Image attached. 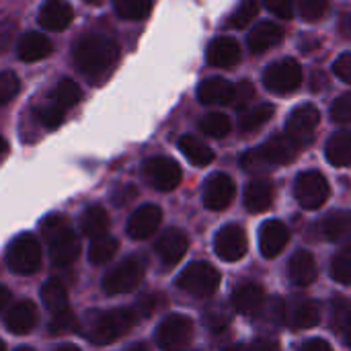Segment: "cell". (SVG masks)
<instances>
[{"label":"cell","mask_w":351,"mask_h":351,"mask_svg":"<svg viewBox=\"0 0 351 351\" xmlns=\"http://www.w3.org/2000/svg\"><path fill=\"white\" fill-rule=\"evenodd\" d=\"M119 56V47L115 39L103 33H86L82 35L72 49L76 70L88 78V82H103L113 70Z\"/></svg>","instance_id":"6da1fadb"},{"label":"cell","mask_w":351,"mask_h":351,"mask_svg":"<svg viewBox=\"0 0 351 351\" xmlns=\"http://www.w3.org/2000/svg\"><path fill=\"white\" fill-rule=\"evenodd\" d=\"M138 323V315L132 308L113 311H88L82 317V333L90 343L109 346L123 337Z\"/></svg>","instance_id":"7a4b0ae2"},{"label":"cell","mask_w":351,"mask_h":351,"mask_svg":"<svg viewBox=\"0 0 351 351\" xmlns=\"http://www.w3.org/2000/svg\"><path fill=\"white\" fill-rule=\"evenodd\" d=\"M41 237H45L51 253V261L58 267H68L80 255V241L74 234L64 214H49L41 222Z\"/></svg>","instance_id":"3957f363"},{"label":"cell","mask_w":351,"mask_h":351,"mask_svg":"<svg viewBox=\"0 0 351 351\" xmlns=\"http://www.w3.org/2000/svg\"><path fill=\"white\" fill-rule=\"evenodd\" d=\"M177 286L197 298L212 296L220 286V274L216 267H212L206 261H195L183 269V274L177 278Z\"/></svg>","instance_id":"277c9868"},{"label":"cell","mask_w":351,"mask_h":351,"mask_svg":"<svg viewBox=\"0 0 351 351\" xmlns=\"http://www.w3.org/2000/svg\"><path fill=\"white\" fill-rule=\"evenodd\" d=\"M6 263L19 276H31L41 265V245L33 234L16 237L6 249Z\"/></svg>","instance_id":"5b68a950"},{"label":"cell","mask_w":351,"mask_h":351,"mask_svg":"<svg viewBox=\"0 0 351 351\" xmlns=\"http://www.w3.org/2000/svg\"><path fill=\"white\" fill-rule=\"evenodd\" d=\"M304 80L302 68L296 60L286 58V60H278L274 64H269L263 72V84L267 90L276 93V95H288L294 93L296 88H300Z\"/></svg>","instance_id":"8992f818"},{"label":"cell","mask_w":351,"mask_h":351,"mask_svg":"<svg viewBox=\"0 0 351 351\" xmlns=\"http://www.w3.org/2000/svg\"><path fill=\"white\" fill-rule=\"evenodd\" d=\"M144 278V263L136 257L123 259L121 263H117L113 269H109L103 278V290L109 296H117V294H130L132 290H136L140 286Z\"/></svg>","instance_id":"52a82bcc"},{"label":"cell","mask_w":351,"mask_h":351,"mask_svg":"<svg viewBox=\"0 0 351 351\" xmlns=\"http://www.w3.org/2000/svg\"><path fill=\"white\" fill-rule=\"evenodd\" d=\"M329 181L319 171H304L296 177L294 195L304 210H319L329 199Z\"/></svg>","instance_id":"ba28073f"},{"label":"cell","mask_w":351,"mask_h":351,"mask_svg":"<svg viewBox=\"0 0 351 351\" xmlns=\"http://www.w3.org/2000/svg\"><path fill=\"white\" fill-rule=\"evenodd\" d=\"M193 337V323L185 315L167 317L156 329V343L162 351H181Z\"/></svg>","instance_id":"9c48e42d"},{"label":"cell","mask_w":351,"mask_h":351,"mask_svg":"<svg viewBox=\"0 0 351 351\" xmlns=\"http://www.w3.org/2000/svg\"><path fill=\"white\" fill-rule=\"evenodd\" d=\"M142 173H144V179L158 191H173L179 187L183 179L181 167L173 158H167V156L148 158L142 167Z\"/></svg>","instance_id":"30bf717a"},{"label":"cell","mask_w":351,"mask_h":351,"mask_svg":"<svg viewBox=\"0 0 351 351\" xmlns=\"http://www.w3.org/2000/svg\"><path fill=\"white\" fill-rule=\"evenodd\" d=\"M319 123H321V111L311 103L300 105L290 113L286 121V136H290L298 146L311 144Z\"/></svg>","instance_id":"8fae6325"},{"label":"cell","mask_w":351,"mask_h":351,"mask_svg":"<svg viewBox=\"0 0 351 351\" xmlns=\"http://www.w3.org/2000/svg\"><path fill=\"white\" fill-rule=\"evenodd\" d=\"M247 234L241 226L237 224H228L224 226L216 239H214V249H216V255L222 259V261H228V263H234L239 259L245 257L247 253Z\"/></svg>","instance_id":"7c38bea8"},{"label":"cell","mask_w":351,"mask_h":351,"mask_svg":"<svg viewBox=\"0 0 351 351\" xmlns=\"http://www.w3.org/2000/svg\"><path fill=\"white\" fill-rule=\"evenodd\" d=\"M234 193H237L234 181L224 173H216L204 185V206L212 212L226 210L232 204Z\"/></svg>","instance_id":"4fadbf2b"},{"label":"cell","mask_w":351,"mask_h":351,"mask_svg":"<svg viewBox=\"0 0 351 351\" xmlns=\"http://www.w3.org/2000/svg\"><path fill=\"white\" fill-rule=\"evenodd\" d=\"M187 247H189V241H187V234L181 228H167L158 237V241L154 245V251H156L158 259L162 261V265L175 267L185 257Z\"/></svg>","instance_id":"5bb4252c"},{"label":"cell","mask_w":351,"mask_h":351,"mask_svg":"<svg viewBox=\"0 0 351 351\" xmlns=\"http://www.w3.org/2000/svg\"><path fill=\"white\" fill-rule=\"evenodd\" d=\"M162 220V210L154 204L140 206L128 220V234L136 241H146L150 239Z\"/></svg>","instance_id":"9a60e30c"},{"label":"cell","mask_w":351,"mask_h":351,"mask_svg":"<svg viewBox=\"0 0 351 351\" xmlns=\"http://www.w3.org/2000/svg\"><path fill=\"white\" fill-rule=\"evenodd\" d=\"M290 241V230L282 220H267L259 230V249L265 259L278 257Z\"/></svg>","instance_id":"2e32d148"},{"label":"cell","mask_w":351,"mask_h":351,"mask_svg":"<svg viewBox=\"0 0 351 351\" xmlns=\"http://www.w3.org/2000/svg\"><path fill=\"white\" fill-rule=\"evenodd\" d=\"M74 10L66 0H45L39 6L37 21L47 31H64L72 25Z\"/></svg>","instance_id":"e0dca14e"},{"label":"cell","mask_w":351,"mask_h":351,"mask_svg":"<svg viewBox=\"0 0 351 351\" xmlns=\"http://www.w3.org/2000/svg\"><path fill=\"white\" fill-rule=\"evenodd\" d=\"M197 99L202 105H230L234 99V84L220 76L206 78L197 86Z\"/></svg>","instance_id":"ac0fdd59"},{"label":"cell","mask_w":351,"mask_h":351,"mask_svg":"<svg viewBox=\"0 0 351 351\" xmlns=\"http://www.w3.org/2000/svg\"><path fill=\"white\" fill-rule=\"evenodd\" d=\"M261 152H263L265 160L269 162V167H282L296 158L298 144L286 134H276L261 146Z\"/></svg>","instance_id":"d6986e66"},{"label":"cell","mask_w":351,"mask_h":351,"mask_svg":"<svg viewBox=\"0 0 351 351\" xmlns=\"http://www.w3.org/2000/svg\"><path fill=\"white\" fill-rule=\"evenodd\" d=\"M284 39V29L271 21H261L257 23L249 35H247V45L253 53H263L271 47H276Z\"/></svg>","instance_id":"ffe728a7"},{"label":"cell","mask_w":351,"mask_h":351,"mask_svg":"<svg viewBox=\"0 0 351 351\" xmlns=\"http://www.w3.org/2000/svg\"><path fill=\"white\" fill-rule=\"evenodd\" d=\"M241 45L232 37H216L208 45V64L216 68H230L241 62Z\"/></svg>","instance_id":"44dd1931"},{"label":"cell","mask_w":351,"mask_h":351,"mask_svg":"<svg viewBox=\"0 0 351 351\" xmlns=\"http://www.w3.org/2000/svg\"><path fill=\"white\" fill-rule=\"evenodd\" d=\"M37 319H39L37 306L31 300H21L10 306L6 315V329L14 335H25L37 327Z\"/></svg>","instance_id":"7402d4cb"},{"label":"cell","mask_w":351,"mask_h":351,"mask_svg":"<svg viewBox=\"0 0 351 351\" xmlns=\"http://www.w3.org/2000/svg\"><path fill=\"white\" fill-rule=\"evenodd\" d=\"M230 302L237 313H241L245 317H255L261 313V308L265 304V294H263V288L257 284H243L232 292Z\"/></svg>","instance_id":"603a6c76"},{"label":"cell","mask_w":351,"mask_h":351,"mask_svg":"<svg viewBox=\"0 0 351 351\" xmlns=\"http://www.w3.org/2000/svg\"><path fill=\"white\" fill-rule=\"evenodd\" d=\"M288 276H290V282L298 288H306L311 286L315 280H317V263H315V257L300 249L296 251L290 261H288Z\"/></svg>","instance_id":"cb8c5ba5"},{"label":"cell","mask_w":351,"mask_h":351,"mask_svg":"<svg viewBox=\"0 0 351 351\" xmlns=\"http://www.w3.org/2000/svg\"><path fill=\"white\" fill-rule=\"evenodd\" d=\"M19 58L23 62H39L45 60L53 51V43L47 35L39 31H27L19 41Z\"/></svg>","instance_id":"d4e9b609"},{"label":"cell","mask_w":351,"mask_h":351,"mask_svg":"<svg viewBox=\"0 0 351 351\" xmlns=\"http://www.w3.org/2000/svg\"><path fill=\"white\" fill-rule=\"evenodd\" d=\"M274 197H276V189H274V183L267 179H255L245 189V206L253 214L269 210L274 204Z\"/></svg>","instance_id":"484cf974"},{"label":"cell","mask_w":351,"mask_h":351,"mask_svg":"<svg viewBox=\"0 0 351 351\" xmlns=\"http://www.w3.org/2000/svg\"><path fill=\"white\" fill-rule=\"evenodd\" d=\"M321 232L329 243H346L351 241V212L337 210L325 216L321 222Z\"/></svg>","instance_id":"4316f807"},{"label":"cell","mask_w":351,"mask_h":351,"mask_svg":"<svg viewBox=\"0 0 351 351\" xmlns=\"http://www.w3.org/2000/svg\"><path fill=\"white\" fill-rule=\"evenodd\" d=\"M325 154L333 167H351V132L341 130L333 134L325 146Z\"/></svg>","instance_id":"83f0119b"},{"label":"cell","mask_w":351,"mask_h":351,"mask_svg":"<svg viewBox=\"0 0 351 351\" xmlns=\"http://www.w3.org/2000/svg\"><path fill=\"white\" fill-rule=\"evenodd\" d=\"M290 321L296 329H313L321 323V308L315 300L308 298H298L292 304L290 311Z\"/></svg>","instance_id":"f1b7e54d"},{"label":"cell","mask_w":351,"mask_h":351,"mask_svg":"<svg viewBox=\"0 0 351 351\" xmlns=\"http://www.w3.org/2000/svg\"><path fill=\"white\" fill-rule=\"evenodd\" d=\"M179 150L185 154V158L195 167H208L214 160V152L208 144L197 140L195 136H183L179 140Z\"/></svg>","instance_id":"f546056e"},{"label":"cell","mask_w":351,"mask_h":351,"mask_svg":"<svg viewBox=\"0 0 351 351\" xmlns=\"http://www.w3.org/2000/svg\"><path fill=\"white\" fill-rule=\"evenodd\" d=\"M80 228L84 237H90V239L103 237L109 230V214L101 206H90L80 216Z\"/></svg>","instance_id":"4dcf8cb0"},{"label":"cell","mask_w":351,"mask_h":351,"mask_svg":"<svg viewBox=\"0 0 351 351\" xmlns=\"http://www.w3.org/2000/svg\"><path fill=\"white\" fill-rule=\"evenodd\" d=\"M41 302L45 304V308L51 315L70 308L68 306V290H66L64 282L62 280H49V282H45L43 288H41Z\"/></svg>","instance_id":"1f68e13d"},{"label":"cell","mask_w":351,"mask_h":351,"mask_svg":"<svg viewBox=\"0 0 351 351\" xmlns=\"http://www.w3.org/2000/svg\"><path fill=\"white\" fill-rule=\"evenodd\" d=\"M51 97V105H56L58 109H62L64 113L68 111V109H72L80 99H82V90H80V86L74 82V80H70V78H62L58 84H56V88H53V93L49 95Z\"/></svg>","instance_id":"d6a6232c"},{"label":"cell","mask_w":351,"mask_h":351,"mask_svg":"<svg viewBox=\"0 0 351 351\" xmlns=\"http://www.w3.org/2000/svg\"><path fill=\"white\" fill-rule=\"evenodd\" d=\"M119 251V241L115 237H97L93 239L90 247H88V259L93 265H103V263H109L115 253Z\"/></svg>","instance_id":"836d02e7"},{"label":"cell","mask_w":351,"mask_h":351,"mask_svg":"<svg viewBox=\"0 0 351 351\" xmlns=\"http://www.w3.org/2000/svg\"><path fill=\"white\" fill-rule=\"evenodd\" d=\"M276 113V107L269 105V103H261L253 109H249L247 113L241 115L239 119V128L245 132V134H251V132H257L259 128H263Z\"/></svg>","instance_id":"e575fe53"},{"label":"cell","mask_w":351,"mask_h":351,"mask_svg":"<svg viewBox=\"0 0 351 351\" xmlns=\"http://www.w3.org/2000/svg\"><path fill=\"white\" fill-rule=\"evenodd\" d=\"M113 10L117 16L125 21H142L150 14L152 2L150 0H113Z\"/></svg>","instance_id":"d590c367"},{"label":"cell","mask_w":351,"mask_h":351,"mask_svg":"<svg viewBox=\"0 0 351 351\" xmlns=\"http://www.w3.org/2000/svg\"><path fill=\"white\" fill-rule=\"evenodd\" d=\"M230 128H232L230 117L224 113H218V111L208 113L199 119V130L210 138H224V136H228Z\"/></svg>","instance_id":"8d00e7d4"},{"label":"cell","mask_w":351,"mask_h":351,"mask_svg":"<svg viewBox=\"0 0 351 351\" xmlns=\"http://www.w3.org/2000/svg\"><path fill=\"white\" fill-rule=\"evenodd\" d=\"M331 276L335 282L351 286V245H346L337 251V255L331 261Z\"/></svg>","instance_id":"74e56055"},{"label":"cell","mask_w":351,"mask_h":351,"mask_svg":"<svg viewBox=\"0 0 351 351\" xmlns=\"http://www.w3.org/2000/svg\"><path fill=\"white\" fill-rule=\"evenodd\" d=\"M333 323L341 331L346 343L351 348V300L346 298L333 300Z\"/></svg>","instance_id":"f35d334b"},{"label":"cell","mask_w":351,"mask_h":351,"mask_svg":"<svg viewBox=\"0 0 351 351\" xmlns=\"http://www.w3.org/2000/svg\"><path fill=\"white\" fill-rule=\"evenodd\" d=\"M259 12V0H241L234 14L230 16V27L234 29H247Z\"/></svg>","instance_id":"ab89813d"},{"label":"cell","mask_w":351,"mask_h":351,"mask_svg":"<svg viewBox=\"0 0 351 351\" xmlns=\"http://www.w3.org/2000/svg\"><path fill=\"white\" fill-rule=\"evenodd\" d=\"M76 329H80V325H78L76 315L70 308L51 315V321H49V333L51 335H66V333H72Z\"/></svg>","instance_id":"60d3db41"},{"label":"cell","mask_w":351,"mask_h":351,"mask_svg":"<svg viewBox=\"0 0 351 351\" xmlns=\"http://www.w3.org/2000/svg\"><path fill=\"white\" fill-rule=\"evenodd\" d=\"M259 315L265 319V323L280 327L288 319V308H286V302L282 298H274V300H269V302L263 304V308H261Z\"/></svg>","instance_id":"b9f144b4"},{"label":"cell","mask_w":351,"mask_h":351,"mask_svg":"<svg viewBox=\"0 0 351 351\" xmlns=\"http://www.w3.org/2000/svg\"><path fill=\"white\" fill-rule=\"evenodd\" d=\"M298 10L306 23H317L327 14L329 0H298Z\"/></svg>","instance_id":"7bdbcfd3"},{"label":"cell","mask_w":351,"mask_h":351,"mask_svg":"<svg viewBox=\"0 0 351 351\" xmlns=\"http://www.w3.org/2000/svg\"><path fill=\"white\" fill-rule=\"evenodd\" d=\"M21 90V78L12 70L0 72V105L10 103Z\"/></svg>","instance_id":"ee69618b"},{"label":"cell","mask_w":351,"mask_h":351,"mask_svg":"<svg viewBox=\"0 0 351 351\" xmlns=\"http://www.w3.org/2000/svg\"><path fill=\"white\" fill-rule=\"evenodd\" d=\"M241 167L247 171V173H265L269 169V162L265 160L263 152H261V146L259 148H251L247 150L243 156H241Z\"/></svg>","instance_id":"f6af8a7d"},{"label":"cell","mask_w":351,"mask_h":351,"mask_svg":"<svg viewBox=\"0 0 351 351\" xmlns=\"http://www.w3.org/2000/svg\"><path fill=\"white\" fill-rule=\"evenodd\" d=\"M331 119L341 125L351 123V93H343L331 103Z\"/></svg>","instance_id":"bcb514c9"},{"label":"cell","mask_w":351,"mask_h":351,"mask_svg":"<svg viewBox=\"0 0 351 351\" xmlns=\"http://www.w3.org/2000/svg\"><path fill=\"white\" fill-rule=\"evenodd\" d=\"M204 323H206V327L212 329V331H222L224 327H228L230 315H228V311L222 308V306H210V308L204 313Z\"/></svg>","instance_id":"7dc6e473"},{"label":"cell","mask_w":351,"mask_h":351,"mask_svg":"<svg viewBox=\"0 0 351 351\" xmlns=\"http://www.w3.org/2000/svg\"><path fill=\"white\" fill-rule=\"evenodd\" d=\"M64 115L66 113L62 109H58L56 105H51V103H45L43 107H39V119L47 130H56L64 121Z\"/></svg>","instance_id":"c3c4849f"},{"label":"cell","mask_w":351,"mask_h":351,"mask_svg":"<svg viewBox=\"0 0 351 351\" xmlns=\"http://www.w3.org/2000/svg\"><path fill=\"white\" fill-rule=\"evenodd\" d=\"M253 97H255V86L249 80H243V82H239V86H234V99L230 105H234L237 109L243 111L253 101Z\"/></svg>","instance_id":"681fc988"},{"label":"cell","mask_w":351,"mask_h":351,"mask_svg":"<svg viewBox=\"0 0 351 351\" xmlns=\"http://www.w3.org/2000/svg\"><path fill=\"white\" fill-rule=\"evenodd\" d=\"M265 8L271 10L274 14L282 19H292L294 16V0H263Z\"/></svg>","instance_id":"f907efd6"},{"label":"cell","mask_w":351,"mask_h":351,"mask_svg":"<svg viewBox=\"0 0 351 351\" xmlns=\"http://www.w3.org/2000/svg\"><path fill=\"white\" fill-rule=\"evenodd\" d=\"M333 72L337 74V78H341L343 82H350L351 84V53H341L335 60Z\"/></svg>","instance_id":"816d5d0a"},{"label":"cell","mask_w":351,"mask_h":351,"mask_svg":"<svg viewBox=\"0 0 351 351\" xmlns=\"http://www.w3.org/2000/svg\"><path fill=\"white\" fill-rule=\"evenodd\" d=\"M138 308H140V315H142V317L152 315V313H154V308H156V296H152V294H144V296H140V300H138Z\"/></svg>","instance_id":"f5cc1de1"},{"label":"cell","mask_w":351,"mask_h":351,"mask_svg":"<svg viewBox=\"0 0 351 351\" xmlns=\"http://www.w3.org/2000/svg\"><path fill=\"white\" fill-rule=\"evenodd\" d=\"M251 351H280V343L269 339V337H261V339H255Z\"/></svg>","instance_id":"db71d44e"},{"label":"cell","mask_w":351,"mask_h":351,"mask_svg":"<svg viewBox=\"0 0 351 351\" xmlns=\"http://www.w3.org/2000/svg\"><path fill=\"white\" fill-rule=\"evenodd\" d=\"M136 197V187L134 185H125L121 191H117L115 195H113V202L117 204V206H125L130 199H134Z\"/></svg>","instance_id":"11a10c76"},{"label":"cell","mask_w":351,"mask_h":351,"mask_svg":"<svg viewBox=\"0 0 351 351\" xmlns=\"http://www.w3.org/2000/svg\"><path fill=\"white\" fill-rule=\"evenodd\" d=\"M300 351H333V348L323 339H311L300 348Z\"/></svg>","instance_id":"9f6ffc18"},{"label":"cell","mask_w":351,"mask_h":351,"mask_svg":"<svg viewBox=\"0 0 351 351\" xmlns=\"http://www.w3.org/2000/svg\"><path fill=\"white\" fill-rule=\"evenodd\" d=\"M311 86H313V90L325 88V86H327V76H325L323 72L315 70V72H313V82H311Z\"/></svg>","instance_id":"6f0895ef"},{"label":"cell","mask_w":351,"mask_h":351,"mask_svg":"<svg viewBox=\"0 0 351 351\" xmlns=\"http://www.w3.org/2000/svg\"><path fill=\"white\" fill-rule=\"evenodd\" d=\"M8 300H10V292H8V288H6V286H2V284H0V311L8 304Z\"/></svg>","instance_id":"680465c9"},{"label":"cell","mask_w":351,"mask_h":351,"mask_svg":"<svg viewBox=\"0 0 351 351\" xmlns=\"http://www.w3.org/2000/svg\"><path fill=\"white\" fill-rule=\"evenodd\" d=\"M128 351H148V346L146 343H134L132 348H128Z\"/></svg>","instance_id":"91938a15"},{"label":"cell","mask_w":351,"mask_h":351,"mask_svg":"<svg viewBox=\"0 0 351 351\" xmlns=\"http://www.w3.org/2000/svg\"><path fill=\"white\" fill-rule=\"evenodd\" d=\"M56 351H80V348L72 346V343H66V346H60Z\"/></svg>","instance_id":"94428289"},{"label":"cell","mask_w":351,"mask_h":351,"mask_svg":"<svg viewBox=\"0 0 351 351\" xmlns=\"http://www.w3.org/2000/svg\"><path fill=\"white\" fill-rule=\"evenodd\" d=\"M4 152H6V140H4V138L0 136V156H2Z\"/></svg>","instance_id":"6125c7cd"},{"label":"cell","mask_w":351,"mask_h":351,"mask_svg":"<svg viewBox=\"0 0 351 351\" xmlns=\"http://www.w3.org/2000/svg\"><path fill=\"white\" fill-rule=\"evenodd\" d=\"M224 351H245V350H243V346H230V348H226Z\"/></svg>","instance_id":"be15d7a7"},{"label":"cell","mask_w":351,"mask_h":351,"mask_svg":"<svg viewBox=\"0 0 351 351\" xmlns=\"http://www.w3.org/2000/svg\"><path fill=\"white\" fill-rule=\"evenodd\" d=\"M16 351H35V350H33V348H19Z\"/></svg>","instance_id":"e7e4bbea"},{"label":"cell","mask_w":351,"mask_h":351,"mask_svg":"<svg viewBox=\"0 0 351 351\" xmlns=\"http://www.w3.org/2000/svg\"><path fill=\"white\" fill-rule=\"evenodd\" d=\"M0 351H4V341L0 339Z\"/></svg>","instance_id":"03108f58"},{"label":"cell","mask_w":351,"mask_h":351,"mask_svg":"<svg viewBox=\"0 0 351 351\" xmlns=\"http://www.w3.org/2000/svg\"><path fill=\"white\" fill-rule=\"evenodd\" d=\"M86 2H101V0H86Z\"/></svg>","instance_id":"003e7915"}]
</instances>
